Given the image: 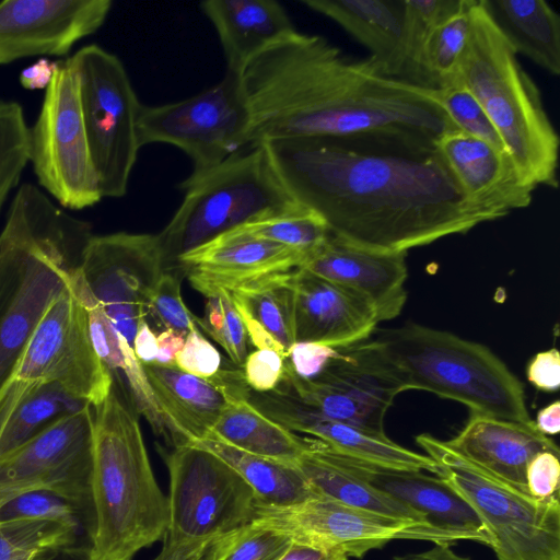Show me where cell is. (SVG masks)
<instances>
[{
  "mask_svg": "<svg viewBox=\"0 0 560 560\" xmlns=\"http://www.w3.org/2000/svg\"><path fill=\"white\" fill-rule=\"evenodd\" d=\"M262 144L292 197L351 244L407 253L492 221L465 200L435 148L375 137Z\"/></svg>",
  "mask_w": 560,
  "mask_h": 560,
  "instance_id": "obj_1",
  "label": "cell"
},
{
  "mask_svg": "<svg viewBox=\"0 0 560 560\" xmlns=\"http://www.w3.org/2000/svg\"><path fill=\"white\" fill-rule=\"evenodd\" d=\"M240 80L249 145L375 137L435 148L458 130L434 90L383 75L320 35L293 32L252 59Z\"/></svg>",
  "mask_w": 560,
  "mask_h": 560,
  "instance_id": "obj_2",
  "label": "cell"
},
{
  "mask_svg": "<svg viewBox=\"0 0 560 560\" xmlns=\"http://www.w3.org/2000/svg\"><path fill=\"white\" fill-rule=\"evenodd\" d=\"M93 236L38 187L23 184L0 233V388L51 303L65 292Z\"/></svg>",
  "mask_w": 560,
  "mask_h": 560,
  "instance_id": "obj_3",
  "label": "cell"
},
{
  "mask_svg": "<svg viewBox=\"0 0 560 560\" xmlns=\"http://www.w3.org/2000/svg\"><path fill=\"white\" fill-rule=\"evenodd\" d=\"M92 408L95 526L90 560H132L141 549L163 539L167 497L154 477L138 418L115 384Z\"/></svg>",
  "mask_w": 560,
  "mask_h": 560,
  "instance_id": "obj_4",
  "label": "cell"
},
{
  "mask_svg": "<svg viewBox=\"0 0 560 560\" xmlns=\"http://www.w3.org/2000/svg\"><path fill=\"white\" fill-rule=\"evenodd\" d=\"M454 82L477 97L522 175L536 187L558 188L557 130L537 84L481 0L472 2L470 36Z\"/></svg>",
  "mask_w": 560,
  "mask_h": 560,
  "instance_id": "obj_5",
  "label": "cell"
},
{
  "mask_svg": "<svg viewBox=\"0 0 560 560\" xmlns=\"http://www.w3.org/2000/svg\"><path fill=\"white\" fill-rule=\"evenodd\" d=\"M376 341L405 390L433 393L476 415L533 422L522 383L483 345L417 324L382 330Z\"/></svg>",
  "mask_w": 560,
  "mask_h": 560,
  "instance_id": "obj_6",
  "label": "cell"
},
{
  "mask_svg": "<svg viewBox=\"0 0 560 560\" xmlns=\"http://www.w3.org/2000/svg\"><path fill=\"white\" fill-rule=\"evenodd\" d=\"M159 233L165 267L183 254L238 226L300 208L278 175L262 143L230 156L194 180Z\"/></svg>",
  "mask_w": 560,
  "mask_h": 560,
  "instance_id": "obj_7",
  "label": "cell"
},
{
  "mask_svg": "<svg viewBox=\"0 0 560 560\" xmlns=\"http://www.w3.org/2000/svg\"><path fill=\"white\" fill-rule=\"evenodd\" d=\"M417 443L436 463L435 475L477 513L493 537L498 560H560L559 495L536 499L482 474L423 433Z\"/></svg>",
  "mask_w": 560,
  "mask_h": 560,
  "instance_id": "obj_8",
  "label": "cell"
},
{
  "mask_svg": "<svg viewBox=\"0 0 560 560\" xmlns=\"http://www.w3.org/2000/svg\"><path fill=\"white\" fill-rule=\"evenodd\" d=\"M79 82L82 117L103 198L126 195L141 148L142 104L121 61L97 45L69 57Z\"/></svg>",
  "mask_w": 560,
  "mask_h": 560,
  "instance_id": "obj_9",
  "label": "cell"
},
{
  "mask_svg": "<svg viewBox=\"0 0 560 560\" xmlns=\"http://www.w3.org/2000/svg\"><path fill=\"white\" fill-rule=\"evenodd\" d=\"M250 115L240 75L226 72L218 84L186 100L141 106L138 136L141 148L167 143L192 162L186 180H194L249 145Z\"/></svg>",
  "mask_w": 560,
  "mask_h": 560,
  "instance_id": "obj_10",
  "label": "cell"
},
{
  "mask_svg": "<svg viewBox=\"0 0 560 560\" xmlns=\"http://www.w3.org/2000/svg\"><path fill=\"white\" fill-rule=\"evenodd\" d=\"M39 186L63 209L82 210L103 197L82 117L79 82L69 58L56 74L31 127V158Z\"/></svg>",
  "mask_w": 560,
  "mask_h": 560,
  "instance_id": "obj_11",
  "label": "cell"
},
{
  "mask_svg": "<svg viewBox=\"0 0 560 560\" xmlns=\"http://www.w3.org/2000/svg\"><path fill=\"white\" fill-rule=\"evenodd\" d=\"M250 524L287 535L294 542L358 559L394 539L459 541L428 523L383 515L322 495L282 506L255 502Z\"/></svg>",
  "mask_w": 560,
  "mask_h": 560,
  "instance_id": "obj_12",
  "label": "cell"
},
{
  "mask_svg": "<svg viewBox=\"0 0 560 560\" xmlns=\"http://www.w3.org/2000/svg\"><path fill=\"white\" fill-rule=\"evenodd\" d=\"M162 455L170 475L165 538L202 539L250 523L254 491L224 460L191 444Z\"/></svg>",
  "mask_w": 560,
  "mask_h": 560,
  "instance_id": "obj_13",
  "label": "cell"
},
{
  "mask_svg": "<svg viewBox=\"0 0 560 560\" xmlns=\"http://www.w3.org/2000/svg\"><path fill=\"white\" fill-rule=\"evenodd\" d=\"M280 386L323 416L381 436L387 410L405 392L376 340L337 349L314 378L298 376L285 360Z\"/></svg>",
  "mask_w": 560,
  "mask_h": 560,
  "instance_id": "obj_14",
  "label": "cell"
},
{
  "mask_svg": "<svg viewBox=\"0 0 560 560\" xmlns=\"http://www.w3.org/2000/svg\"><path fill=\"white\" fill-rule=\"evenodd\" d=\"M9 378L58 384L92 407L109 394L113 376L93 348L85 308L71 283L46 311Z\"/></svg>",
  "mask_w": 560,
  "mask_h": 560,
  "instance_id": "obj_15",
  "label": "cell"
},
{
  "mask_svg": "<svg viewBox=\"0 0 560 560\" xmlns=\"http://www.w3.org/2000/svg\"><path fill=\"white\" fill-rule=\"evenodd\" d=\"M79 270L116 329L132 347L139 323L149 315L153 289L165 271L159 235H93L83 250Z\"/></svg>",
  "mask_w": 560,
  "mask_h": 560,
  "instance_id": "obj_16",
  "label": "cell"
},
{
  "mask_svg": "<svg viewBox=\"0 0 560 560\" xmlns=\"http://www.w3.org/2000/svg\"><path fill=\"white\" fill-rule=\"evenodd\" d=\"M93 408L62 416L0 460V503L47 489L92 504Z\"/></svg>",
  "mask_w": 560,
  "mask_h": 560,
  "instance_id": "obj_17",
  "label": "cell"
},
{
  "mask_svg": "<svg viewBox=\"0 0 560 560\" xmlns=\"http://www.w3.org/2000/svg\"><path fill=\"white\" fill-rule=\"evenodd\" d=\"M110 0H4L0 2V66L35 56H65L97 32Z\"/></svg>",
  "mask_w": 560,
  "mask_h": 560,
  "instance_id": "obj_18",
  "label": "cell"
},
{
  "mask_svg": "<svg viewBox=\"0 0 560 560\" xmlns=\"http://www.w3.org/2000/svg\"><path fill=\"white\" fill-rule=\"evenodd\" d=\"M316 450L350 475L421 514L433 527L458 540L492 548L493 537L472 508L440 477L340 454L316 440Z\"/></svg>",
  "mask_w": 560,
  "mask_h": 560,
  "instance_id": "obj_19",
  "label": "cell"
},
{
  "mask_svg": "<svg viewBox=\"0 0 560 560\" xmlns=\"http://www.w3.org/2000/svg\"><path fill=\"white\" fill-rule=\"evenodd\" d=\"M435 150L465 200L492 221L530 205L537 187L522 175L508 152L460 130L443 133Z\"/></svg>",
  "mask_w": 560,
  "mask_h": 560,
  "instance_id": "obj_20",
  "label": "cell"
},
{
  "mask_svg": "<svg viewBox=\"0 0 560 560\" xmlns=\"http://www.w3.org/2000/svg\"><path fill=\"white\" fill-rule=\"evenodd\" d=\"M306 257L298 250L233 229L183 254L177 264L191 285L205 296L229 292L303 267Z\"/></svg>",
  "mask_w": 560,
  "mask_h": 560,
  "instance_id": "obj_21",
  "label": "cell"
},
{
  "mask_svg": "<svg viewBox=\"0 0 560 560\" xmlns=\"http://www.w3.org/2000/svg\"><path fill=\"white\" fill-rule=\"evenodd\" d=\"M249 402L291 432L311 435L340 454L382 466L435 472L436 463L390 439L323 416L282 386L268 393L250 390Z\"/></svg>",
  "mask_w": 560,
  "mask_h": 560,
  "instance_id": "obj_22",
  "label": "cell"
},
{
  "mask_svg": "<svg viewBox=\"0 0 560 560\" xmlns=\"http://www.w3.org/2000/svg\"><path fill=\"white\" fill-rule=\"evenodd\" d=\"M406 255L358 246L330 234L302 268L353 291L383 322L398 316L406 303Z\"/></svg>",
  "mask_w": 560,
  "mask_h": 560,
  "instance_id": "obj_23",
  "label": "cell"
},
{
  "mask_svg": "<svg viewBox=\"0 0 560 560\" xmlns=\"http://www.w3.org/2000/svg\"><path fill=\"white\" fill-rule=\"evenodd\" d=\"M295 342L334 349L368 340L378 325L373 307L353 291L303 268L293 272Z\"/></svg>",
  "mask_w": 560,
  "mask_h": 560,
  "instance_id": "obj_24",
  "label": "cell"
},
{
  "mask_svg": "<svg viewBox=\"0 0 560 560\" xmlns=\"http://www.w3.org/2000/svg\"><path fill=\"white\" fill-rule=\"evenodd\" d=\"M445 446L490 478L529 495L525 474L539 452L559 454L557 444L532 423L471 413L465 428Z\"/></svg>",
  "mask_w": 560,
  "mask_h": 560,
  "instance_id": "obj_25",
  "label": "cell"
},
{
  "mask_svg": "<svg viewBox=\"0 0 560 560\" xmlns=\"http://www.w3.org/2000/svg\"><path fill=\"white\" fill-rule=\"evenodd\" d=\"M142 365L173 446L207 439L228 401L234 399L225 369L200 378L176 365Z\"/></svg>",
  "mask_w": 560,
  "mask_h": 560,
  "instance_id": "obj_26",
  "label": "cell"
},
{
  "mask_svg": "<svg viewBox=\"0 0 560 560\" xmlns=\"http://www.w3.org/2000/svg\"><path fill=\"white\" fill-rule=\"evenodd\" d=\"M343 28L371 52L381 74L404 81L405 0H303Z\"/></svg>",
  "mask_w": 560,
  "mask_h": 560,
  "instance_id": "obj_27",
  "label": "cell"
},
{
  "mask_svg": "<svg viewBox=\"0 0 560 560\" xmlns=\"http://www.w3.org/2000/svg\"><path fill=\"white\" fill-rule=\"evenodd\" d=\"M200 8L218 33L228 72L236 75L252 59L296 31L275 0H207Z\"/></svg>",
  "mask_w": 560,
  "mask_h": 560,
  "instance_id": "obj_28",
  "label": "cell"
},
{
  "mask_svg": "<svg viewBox=\"0 0 560 560\" xmlns=\"http://www.w3.org/2000/svg\"><path fill=\"white\" fill-rule=\"evenodd\" d=\"M71 287L85 308L90 338L97 357L112 376L119 373L125 378L137 411L145 417L156 435L168 442L170 435L143 365L88 288L79 267L72 276Z\"/></svg>",
  "mask_w": 560,
  "mask_h": 560,
  "instance_id": "obj_29",
  "label": "cell"
},
{
  "mask_svg": "<svg viewBox=\"0 0 560 560\" xmlns=\"http://www.w3.org/2000/svg\"><path fill=\"white\" fill-rule=\"evenodd\" d=\"M89 405L58 384H28L9 378L0 388V460L58 418Z\"/></svg>",
  "mask_w": 560,
  "mask_h": 560,
  "instance_id": "obj_30",
  "label": "cell"
},
{
  "mask_svg": "<svg viewBox=\"0 0 560 560\" xmlns=\"http://www.w3.org/2000/svg\"><path fill=\"white\" fill-rule=\"evenodd\" d=\"M516 55L560 74V16L545 0H481Z\"/></svg>",
  "mask_w": 560,
  "mask_h": 560,
  "instance_id": "obj_31",
  "label": "cell"
},
{
  "mask_svg": "<svg viewBox=\"0 0 560 560\" xmlns=\"http://www.w3.org/2000/svg\"><path fill=\"white\" fill-rule=\"evenodd\" d=\"M208 438L294 466L315 442V439L300 436L268 418L248 399L228 401Z\"/></svg>",
  "mask_w": 560,
  "mask_h": 560,
  "instance_id": "obj_32",
  "label": "cell"
},
{
  "mask_svg": "<svg viewBox=\"0 0 560 560\" xmlns=\"http://www.w3.org/2000/svg\"><path fill=\"white\" fill-rule=\"evenodd\" d=\"M188 444L210 451L232 467L252 488L256 503L282 506L316 495L294 465L244 452L214 438Z\"/></svg>",
  "mask_w": 560,
  "mask_h": 560,
  "instance_id": "obj_33",
  "label": "cell"
},
{
  "mask_svg": "<svg viewBox=\"0 0 560 560\" xmlns=\"http://www.w3.org/2000/svg\"><path fill=\"white\" fill-rule=\"evenodd\" d=\"M315 446L316 440L314 445L298 459L295 466L303 474L316 495L392 517L428 523L418 512L325 458Z\"/></svg>",
  "mask_w": 560,
  "mask_h": 560,
  "instance_id": "obj_34",
  "label": "cell"
},
{
  "mask_svg": "<svg viewBox=\"0 0 560 560\" xmlns=\"http://www.w3.org/2000/svg\"><path fill=\"white\" fill-rule=\"evenodd\" d=\"M293 272L230 292L234 304L260 324L287 351L295 342Z\"/></svg>",
  "mask_w": 560,
  "mask_h": 560,
  "instance_id": "obj_35",
  "label": "cell"
},
{
  "mask_svg": "<svg viewBox=\"0 0 560 560\" xmlns=\"http://www.w3.org/2000/svg\"><path fill=\"white\" fill-rule=\"evenodd\" d=\"M472 2L463 0L459 9L428 36L420 60L422 88L436 91L454 81L470 36Z\"/></svg>",
  "mask_w": 560,
  "mask_h": 560,
  "instance_id": "obj_36",
  "label": "cell"
},
{
  "mask_svg": "<svg viewBox=\"0 0 560 560\" xmlns=\"http://www.w3.org/2000/svg\"><path fill=\"white\" fill-rule=\"evenodd\" d=\"M25 518L52 521L68 526L91 547L95 526L92 504L47 489L21 492L0 503V522Z\"/></svg>",
  "mask_w": 560,
  "mask_h": 560,
  "instance_id": "obj_37",
  "label": "cell"
},
{
  "mask_svg": "<svg viewBox=\"0 0 560 560\" xmlns=\"http://www.w3.org/2000/svg\"><path fill=\"white\" fill-rule=\"evenodd\" d=\"M236 229L289 246L303 254L306 260L331 234L325 221L304 206Z\"/></svg>",
  "mask_w": 560,
  "mask_h": 560,
  "instance_id": "obj_38",
  "label": "cell"
},
{
  "mask_svg": "<svg viewBox=\"0 0 560 560\" xmlns=\"http://www.w3.org/2000/svg\"><path fill=\"white\" fill-rule=\"evenodd\" d=\"M31 158V127L23 107L0 100V211L9 194L19 185Z\"/></svg>",
  "mask_w": 560,
  "mask_h": 560,
  "instance_id": "obj_39",
  "label": "cell"
},
{
  "mask_svg": "<svg viewBox=\"0 0 560 560\" xmlns=\"http://www.w3.org/2000/svg\"><path fill=\"white\" fill-rule=\"evenodd\" d=\"M462 2L463 0H405V82L421 86L420 60L424 43L433 28L454 14Z\"/></svg>",
  "mask_w": 560,
  "mask_h": 560,
  "instance_id": "obj_40",
  "label": "cell"
},
{
  "mask_svg": "<svg viewBox=\"0 0 560 560\" xmlns=\"http://www.w3.org/2000/svg\"><path fill=\"white\" fill-rule=\"evenodd\" d=\"M86 544L73 529L46 520H13L0 522V560H8L19 552Z\"/></svg>",
  "mask_w": 560,
  "mask_h": 560,
  "instance_id": "obj_41",
  "label": "cell"
},
{
  "mask_svg": "<svg viewBox=\"0 0 560 560\" xmlns=\"http://www.w3.org/2000/svg\"><path fill=\"white\" fill-rule=\"evenodd\" d=\"M206 298L205 314L196 316V325L225 350L235 365H243L248 354V336L231 293L220 289Z\"/></svg>",
  "mask_w": 560,
  "mask_h": 560,
  "instance_id": "obj_42",
  "label": "cell"
},
{
  "mask_svg": "<svg viewBox=\"0 0 560 560\" xmlns=\"http://www.w3.org/2000/svg\"><path fill=\"white\" fill-rule=\"evenodd\" d=\"M435 92L441 106L458 130L508 152L486 110L465 85L454 82Z\"/></svg>",
  "mask_w": 560,
  "mask_h": 560,
  "instance_id": "obj_43",
  "label": "cell"
},
{
  "mask_svg": "<svg viewBox=\"0 0 560 560\" xmlns=\"http://www.w3.org/2000/svg\"><path fill=\"white\" fill-rule=\"evenodd\" d=\"M291 542L287 535L249 523L224 534L212 560H278Z\"/></svg>",
  "mask_w": 560,
  "mask_h": 560,
  "instance_id": "obj_44",
  "label": "cell"
},
{
  "mask_svg": "<svg viewBox=\"0 0 560 560\" xmlns=\"http://www.w3.org/2000/svg\"><path fill=\"white\" fill-rule=\"evenodd\" d=\"M149 315L154 320L186 338L196 326V316L185 305L178 278L164 272L158 281L149 301Z\"/></svg>",
  "mask_w": 560,
  "mask_h": 560,
  "instance_id": "obj_45",
  "label": "cell"
},
{
  "mask_svg": "<svg viewBox=\"0 0 560 560\" xmlns=\"http://www.w3.org/2000/svg\"><path fill=\"white\" fill-rule=\"evenodd\" d=\"M222 358L217 348L203 337L197 325L187 334L178 352L176 366L200 378H210L220 370Z\"/></svg>",
  "mask_w": 560,
  "mask_h": 560,
  "instance_id": "obj_46",
  "label": "cell"
},
{
  "mask_svg": "<svg viewBox=\"0 0 560 560\" xmlns=\"http://www.w3.org/2000/svg\"><path fill=\"white\" fill-rule=\"evenodd\" d=\"M285 358L270 349H257L247 354L243 368L249 389L268 393L280 385L284 373Z\"/></svg>",
  "mask_w": 560,
  "mask_h": 560,
  "instance_id": "obj_47",
  "label": "cell"
},
{
  "mask_svg": "<svg viewBox=\"0 0 560 560\" xmlns=\"http://www.w3.org/2000/svg\"><path fill=\"white\" fill-rule=\"evenodd\" d=\"M526 489L536 499H549L559 495L560 462L559 454L544 451L529 462L526 474Z\"/></svg>",
  "mask_w": 560,
  "mask_h": 560,
  "instance_id": "obj_48",
  "label": "cell"
},
{
  "mask_svg": "<svg viewBox=\"0 0 560 560\" xmlns=\"http://www.w3.org/2000/svg\"><path fill=\"white\" fill-rule=\"evenodd\" d=\"M336 354L337 349L318 342H294L288 351L287 361L298 376L314 378Z\"/></svg>",
  "mask_w": 560,
  "mask_h": 560,
  "instance_id": "obj_49",
  "label": "cell"
},
{
  "mask_svg": "<svg viewBox=\"0 0 560 560\" xmlns=\"http://www.w3.org/2000/svg\"><path fill=\"white\" fill-rule=\"evenodd\" d=\"M223 535L188 540L164 537L161 551L152 560H212Z\"/></svg>",
  "mask_w": 560,
  "mask_h": 560,
  "instance_id": "obj_50",
  "label": "cell"
},
{
  "mask_svg": "<svg viewBox=\"0 0 560 560\" xmlns=\"http://www.w3.org/2000/svg\"><path fill=\"white\" fill-rule=\"evenodd\" d=\"M527 378L544 392H556L560 386V353L556 348L538 352L527 366Z\"/></svg>",
  "mask_w": 560,
  "mask_h": 560,
  "instance_id": "obj_51",
  "label": "cell"
},
{
  "mask_svg": "<svg viewBox=\"0 0 560 560\" xmlns=\"http://www.w3.org/2000/svg\"><path fill=\"white\" fill-rule=\"evenodd\" d=\"M59 60L52 61L47 57H40L20 73V83L25 90H45L51 83Z\"/></svg>",
  "mask_w": 560,
  "mask_h": 560,
  "instance_id": "obj_52",
  "label": "cell"
},
{
  "mask_svg": "<svg viewBox=\"0 0 560 560\" xmlns=\"http://www.w3.org/2000/svg\"><path fill=\"white\" fill-rule=\"evenodd\" d=\"M132 349L137 359L141 364L154 363L158 355V340L155 334L152 331L145 319L139 323L136 332Z\"/></svg>",
  "mask_w": 560,
  "mask_h": 560,
  "instance_id": "obj_53",
  "label": "cell"
},
{
  "mask_svg": "<svg viewBox=\"0 0 560 560\" xmlns=\"http://www.w3.org/2000/svg\"><path fill=\"white\" fill-rule=\"evenodd\" d=\"M156 340L158 355L154 364L175 366V360L185 343V337L173 330L165 329L156 336Z\"/></svg>",
  "mask_w": 560,
  "mask_h": 560,
  "instance_id": "obj_54",
  "label": "cell"
},
{
  "mask_svg": "<svg viewBox=\"0 0 560 560\" xmlns=\"http://www.w3.org/2000/svg\"><path fill=\"white\" fill-rule=\"evenodd\" d=\"M30 560H90V546L71 544L51 547L34 553Z\"/></svg>",
  "mask_w": 560,
  "mask_h": 560,
  "instance_id": "obj_55",
  "label": "cell"
},
{
  "mask_svg": "<svg viewBox=\"0 0 560 560\" xmlns=\"http://www.w3.org/2000/svg\"><path fill=\"white\" fill-rule=\"evenodd\" d=\"M342 553L329 552L292 541L278 560H348Z\"/></svg>",
  "mask_w": 560,
  "mask_h": 560,
  "instance_id": "obj_56",
  "label": "cell"
},
{
  "mask_svg": "<svg viewBox=\"0 0 560 560\" xmlns=\"http://www.w3.org/2000/svg\"><path fill=\"white\" fill-rule=\"evenodd\" d=\"M392 560H470V558L457 555L448 544H435L425 551L395 556Z\"/></svg>",
  "mask_w": 560,
  "mask_h": 560,
  "instance_id": "obj_57",
  "label": "cell"
},
{
  "mask_svg": "<svg viewBox=\"0 0 560 560\" xmlns=\"http://www.w3.org/2000/svg\"><path fill=\"white\" fill-rule=\"evenodd\" d=\"M535 425L545 435H555L560 431V402L556 400L537 413Z\"/></svg>",
  "mask_w": 560,
  "mask_h": 560,
  "instance_id": "obj_58",
  "label": "cell"
},
{
  "mask_svg": "<svg viewBox=\"0 0 560 560\" xmlns=\"http://www.w3.org/2000/svg\"><path fill=\"white\" fill-rule=\"evenodd\" d=\"M34 553H36V552H19V553L13 555L8 560H30Z\"/></svg>",
  "mask_w": 560,
  "mask_h": 560,
  "instance_id": "obj_59",
  "label": "cell"
}]
</instances>
